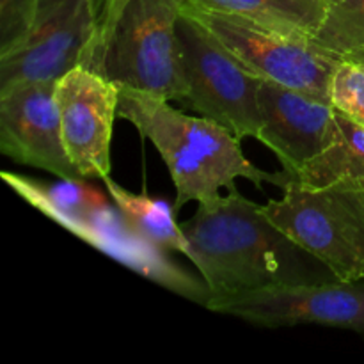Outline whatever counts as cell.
<instances>
[{
    "mask_svg": "<svg viewBox=\"0 0 364 364\" xmlns=\"http://www.w3.org/2000/svg\"><path fill=\"white\" fill-rule=\"evenodd\" d=\"M117 117L130 121L160 153L176 187V212L191 201H213L220 188L237 191L238 178L283 191L291 183L284 169L267 173L247 160L240 139L226 127L205 116H188L167 100L119 85Z\"/></svg>",
    "mask_w": 364,
    "mask_h": 364,
    "instance_id": "obj_2",
    "label": "cell"
},
{
    "mask_svg": "<svg viewBox=\"0 0 364 364\" xmlns=\"http://www.w3.org/2000/svg\"><path fill=\"white\" fill-rule=\"evenodd\" d=\"M55 82H18L0 91V151L59 180L84 181L64 144Z\"/></svg>",
    "mask_w": 364,
    "mask_h": 364,
    "instance_id": "obj_10",
    "label": "cell"
},
{
    "mask_svg": "<svg viewBox=\"0 0 364 364\" xmlns=\"http://www.w3.org/2000/svg\"><path fill=\"white\" fill-rule=\"evenodd\" d=\"M345 59L355 60V63H359V64H361V66H364V50H361V52H355V53H352V55L345 57Z\"/></svg>",
    "mask_w": 364,
    "mask_h": 364,
    "instance_id": "obj_20",
    "label": "cell"
},
{
    "mask_svg": "<svg viewBox=\"0 0 364 364\" xmlns=\"http://www.w3.org/2000/svg\"><path fill=\"white\" fill-rule=\"evenodd\" d=\"M183 0H130L92 70L116 85L183 102L176 25Z\"/></svg>",
    "mask_w": 364,
    "mask_h": 364,
    "instance_id": "obj_5",
    "label": "cell"
},
{
    "mask_svg": "<svg viewBox=\"0 0 364 364\" xmlns=\"http://www.w3.org/2000/svg\"><path fill=\"white\" fill-rule=\"evenodd\" d=\"M331 105L364 124V66L341 60L331 80Z\"/></svg>",
    "mask_w": 364,
    "mask_h": 364,
    "instance_id": "obj_17",
    "label": "cell"
},
{
    "mask_svg": "<svg viewBox=\"0 0 364 364\" xmlns=\"http://www.w3.org/2000/svg\"><path fill=\"white\" fill-rule=\"evenodd\" d=\"M128 2H130V0H91L92 13H95L96 36L95 43H92L91 59H89L87 64L89 68H92L95 60L98 59L100 52H102L110 31L114 28L116 21L119 20L121 13H123L124 7L128 6Z\"/></svg>",
    "mask_w": 364,
    "mask_h": 364,
    "instance_id": "obj_19",
    "label": "cell"
},
{
    "mask_svg": "<svg viewBox=\"0 0 364 364\" xmlns=\"http://www.w3.org/2000/svg\"><path fill=\"white\" fill-rule=\"evenodd\" d=\"M180 71L187 95L181 103L217 121L238 139L262 132L256 75L245 70L206 28L181 13L176 25Z\"/></svg>",
    "mask_w": 364,
    "mask_h": 364,
    "instance_id": "obj_7",
    "label": "cell"
},
{
    "mask_svg": "<svg viewBox=\"0 0 364 364\" xmlns=\"http://www.w3.org/2000/svg\"><path fill=\"white\" fill-rule=\"evenodd\" d=\"M95 36L91 0H38L27 36L0 55V91L18 82L59 80L87 66Z\"/></svg>",
    "mask_w": 364,
    "mask_h": 364,
    "instance_id": "obj_9",
    "label": "cell"
},
{
    "mask_svg": "<svg viewBox=\"0 0 364 364\" xmlns=\"http://www.w3.org/2000/svg\"><path fill=\"white\" fill-rule=\"evenodd\" d=\"M313 41L343 59L364 50V0L331 4Z\"/></svg>",
    "mask_w": 364,
    "mask_h": 364,
    "instance_id": "obj_16",
    "label": "cell"
},
{
    "mask_svg": "<svg viewBox=\"0 0 364 364\" xmlns=\"http://www.w3.org/2000/svg\"><path fill=\"white\" fill-rule=\"evenodd\" d=\"M191 6L237 14L288 34L311 38L326 18L327 0H183Z\"/></svg>",
    "mask_w": 364,
    "mask_h": 364,
    "instance_id": "obj_13",
    "label": "cell"
},
{
    "mask_svg": "<svg viewBox=\"0 0 364 364\" xmlns=\"http://www.w3.org/2000/svg\"><path fill=\"white\" fill-rule=\"evenodd\" d=\"M103 183L116 208L119 210L134 233L156 247L176 251L188 258L191 245L181 231V226H178L174 219V213H176L174 206H171L164 199L134 194L117 185L110 176L103 178Z\"/></svg>",
    "mask_w": 364,
    "mask_h": 364,
    "instance_id": "obj_15",
    "label": "cell"
},
{
    "mask_svg": "<svg viewBox=\"0 0 364 364\" xmlns=\"http://www.w3.org/2000/svg\"><path fill=\"white\" fill-rule=\"evenodd\" d=\"M340 134L334 144L291 176L294 183L322 188L336 183H364V124L336 110Z\"/></svg>",
    "mask_w": 364,
    "mask_h": 364,
    "instance_id": "obj_14",
    "label": "cell"
},
{
    "mask_svg": "<svg viewBox=\"0 0 364 364\" xmlns=\"http://www.w3.org/2000/svg\"><path fill=\"white\" fill-rule=\"evenodd\" d=\"M263 212L334 279H364V183L309 188L291 181Z\"/></svg>",
    "mask_w": 364,
    "mask_h": 364,
    "instance_id": "obj_4",
    "label": "cell"
},
{
    "mask_svg": "<svg viewBox=\"0 0 364 364\" xmlns=\"http://www.w3.org/2000/svg\"><path fill=\"white\" fill-rule=\"evenodd\" d=\"M258 100L263 119L258 141L290 176L336 142L340 127L331 103L270 80H259Z\"/></svg>",
    "mask_w": 364,
    "mask_h": 364,
    "instance_id": "obj_12",
    "label": "cell"
},
{
    "mask_svg": "<svg viewBox=\"0 0 364 364\" xmlns=\"http://www.w3.org/2000/svg\"><path fill=\"white\" fill-rule=\"evenodd\" d=\"M2 180L34 208L78 238L148 279L181 295L198 299L206 306L208 297H203V294L210 295L208 288L199 287L188 274L164 258L160 252L162 249L134 233L119 210H114L107 203L105 196L92 185L85 183V180H60L59 183L48 185L9 171H4Z\"/></svg>",
    "mask_w": 364,
    "mask_h": 364,
    "instance_id": "obj_3",
    "label": "cell"
},
{
    "mask_svg": "<svg viewBox=\"0 0 364 364\" xmlns=\"http://www.w3.org/2000/svg\"><path fill=\"white\" fill-rule=\"evenodd\" d=\"M181 13L210 32L245 70L262 80L311 95L331 103V80L343 57L316 45L311 38L230 13L181 4Z\"/></svg>",
    "mask_w": 364,
    "mask_h": 364,
    "instance_id": "obj_6",
    "label": "cell"
},
{
    "mask_svg": "<svg viewBox=\"0 0 364 364\" xmlns=\"http://www.w3.org/2000/svg\"><path fill=\"white\" fill-rule=\"evenodd\" d=\"M206 308L263 327L301 323L348 329L364 336V279L274 284L210 297Z\"/></svg>",
    "mask_w": 364,
    "mask_h": 364,
    "instance_id": "obj_8",
    "label": "cell"
},
{
    "mask_svg": "<svg viewBox=\"0 0 364 364\" xmlns=\"http://www.w3.org/2000/svg\"><path fill=\"white\" fill-rule=\"evenodd\" d=\"M64 144L85 178L110 176V141L119 107V85L89 66H77L55 82Z\"/></svg>",
    "mask_w": 364,
    "mask_h": 364,
    "instance_id": "obj_11",
    "label": "cell"
},
{
    "mask_svg": "<svg viewBox=\"0 0 364 364\" xmlns=\"http://www.w3.org/2000/svg\"><path fill=\"white\" fill-rule=\"evenodd\" d=\"M327 2H329V4H334V2H338V0H327Z\"/></svg>",
    "mask_w": 364,
    "mask_h": 364,
    "instance_id": "obj_21",
    "label": "cell"
},
{
    "mask_svg": "<svg viewBox=\"0 0 364 364\" xmlns=\"http://www.w3.org/2000/svg\"><path fill=\"white\" fill-rule=\"evenodd\" d=\"M181 231L191 245L188 259L212 297L274 284L316 283L311 263L318 259L279 230L262 205L238 191L199 203Z\"/></svg>",
    "mask_w": 364,
    "mask_h": 364,
    "instance_id": "obj_1",
    "label": "cell"
},
{
    "mask_svg": "<svg viewBox=\"0 0 364 364\" xmlns=\"http://www.w3.org/2000/svg\"><path fill=\"white\" fill-rule=\"evenodd\" d=\"M38 11V0H0V55L20 45Z\"/></svg>",
    "mask_w": 364,
    "mask_h": 364,
    "instance_id": "obj_18",
    "label": "cell"
}]
</instances>
